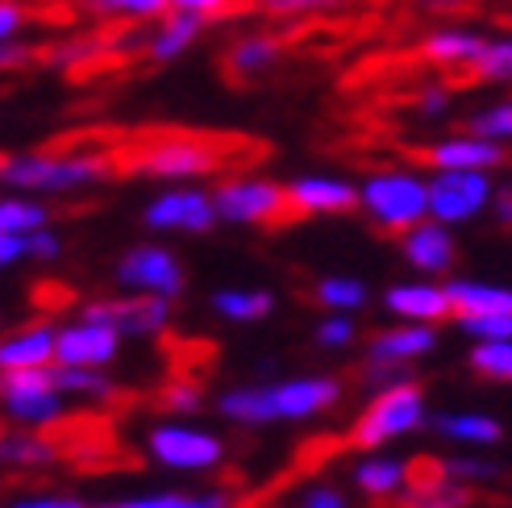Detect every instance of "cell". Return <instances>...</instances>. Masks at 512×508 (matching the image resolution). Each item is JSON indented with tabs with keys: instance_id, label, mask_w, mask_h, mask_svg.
<instances>
[{
	"instance_id": "obj_1",
	"label": "cell",
	"mask_w": 512,
	"mask_h": 508,
	"mask_svg": "<svg viewBox=\"0 0 512 508\" xmlns=\"http://www.w3.org/2000/svg\"><path fill=\"white\" fill-rule=\"evenodd\" d=\"M346 384L329 371H300L267 384H229L213 396V409L221 421L242 429H267V425H304L321 421L342 404Z\"/></svg>"
},
{
	"instance_id": "obj_2",
	"label": "cell",
	"mask_w": 512,
	"mask_h": 508,
	"mask_svg": "<svg viewBox=\"0 0 512 508\" xmlns=\"http://www.w3.org/2000/svg\"><path fill=\"white\" fill-rule=\"evenodd\" d=\"M117 159L109 150H17L0 159V188L34 200L96 192L113 180Z\"/></svg>"
},
{
	"instance_id": "obj_3",
	"label": "cell",
	"mask_w": 512,
	"mask_h": 508,
	"mask_svg": "<svg viewBox=\"0 0 512 508\" xmlns=\"http://www.w3.org/2000/svg\"><path fill=\"white\" fill-rule=\"evenodd\" d=\"M429 425V400L417 379H392L371 388L367 404L354 413L346 438L354 450H383L400 438H413Z\"/></svg>"
},
{
	"instance_id": "obj_4",
	"label": "cell",
	"mask_w": 512,
	"mask_h": 508,
	"mask_svg": "<svg viewBox=\"0 0 512 508\" xmlns=\"http://www.w3.org/2000/svg\"><path fill=\"white\" fill-rule=\"evenodd\" d=\"M358 213L383 234H408L429 217V171L408 163L367 171L358 180Z\"/></svg>"
},
{
	"instance_id": "obj_5",
	"label": "cell",
	"mask_w": 512,
	"mask_h": 508,
	"mask_svg": "<svg viewBox=\"0 0 512 508\" xmlns=\"http://www.w3.org/2000/svg\"><path fill=\"white\" fill-rule=\"evenodd\" d=\"M146 459L171 471V475H213L225 467L229 459V442L217 429L200 425V421H184V417H163L146 429L142 438Z\"/></svg>"
},
{
	"instance_id": "obj_6",
	"label": "cell",
	"mask_w": 512,
	"mask_h": 508,
	"mask_svg": "<svg viewBox=\"0 0 512 508\" xmlns=\"http://www.w3.org/2000/svg\"><path fill=\"white\" fill-rule=\"evenodd\" d=\"M225 163V150L209 138H196V134H163V138H150L142 142L134 155H130V167L142 180H159L163 188L167 184H200L217 175Z\"/></svg>"
},
{
	"instance_id": "obj_7",
	"label": "cell",
	"mask_w": 512,
	"mask_h": 508,
	"mask_svg": "<svg viewBox=\"0 0 512 508\" xmlns=\"http://www.w3.org/2000/svg\"><path fill=\"white\" fill-rule=\"evenodd\" d=\"M71 409L55 367L46 371H0V421L13 429H55Z\"/></svg>"
},
{
	"instance_id": "obj_8",
	"label": "cell",
	"mask_w": 512,
	"mask_h": 508,
	"mask_svg": "<svg viewBox=\"0 0 512 508\" xmlns=\"http://www.w3.org/2000/svg\"><path fill=\"white\" fill-rule=\"evenodd\" d=\"M213 205L217 221L234 225V230H259V225H275L288 213V192L279 180L259 171H238L213 184Z\"/></svg>"
},
{
	"instance_id": "obj_9",
	"label": "cell",
	"mask_w": 512,
	"mask_h": 508,
	"mask_svg": "<svg viewBox=\"0 0 512 508\" xmlns=\"http://www.w3.org/2000/svg\"><path fill=\"white\" fill-rule=\"evenodd\" d=\"M438 325H408V321H392L375 329L367 338V359H363V375L367 384H392V379H408L421 359H429L438 350Z\"/></svg>"
},
{
	"instance_id": "obj_10",
	"label": "cell",
	"mask_w": 512,
	"mask_h": 508,
	"mask_svg": "<svg viewBox=\"0 0 512 508\" xmlns=\"http://www.w3.org/2000/svg\"><path fill=\"white\" fill-rule=\"evenodd\" d=\"M113 284L130 296H159L175 304L188 288V267L171 246L138 242L130 250H121V259L113 263Z\"/></svg>"
},
{
	"instance_id": "obj_11",
	"label": "cell",
	"mask_w": 512,
	"mask_h": 508,
	"mask_svg": "<svg viewBox=\"0 0 512 508\" xmlns=\"http://www.w3.org/2000/svg\"><path fill=\"white\" fill-rule=\"evenodd\" d=\"M142 225L150 234H179V238H200L217 230V205L213 188L200 184H167L142 205Z\"/></svg>"
},
{
	"instance_id": "obj_12",
	"label": "cell",
	"mask_w": 512,
	"mask_h": 508,
	"mask_svg": "<svg viewBox=\"0 0 512 508\" xmlns=\"http://www.w3.org/2000/svg\"><path fill=\"white\" fill-rule=\"evenodd\" d=\"M496 188L492 171H429V217L450 230L471 225L492 213Z\"/></svg>"
},
{
	"instance_id": "obj_13",
	"label": "cell",
	"mask_w": 512,
	"mask_h": 508,
	"mask_svg": "<svg viewBox=\"0 0 512 508\" xmlns=\"http://www.w3.org/2000/svg\"><path fill=\"white\" fill-rule=\"evenodd\" d=\"M125 338L109 321H100L92 313H75L71 321L59 325V350L55 367H88V371H109L121 359Z\"/></svg>"
},
{
	"instance_id": "obj_14",
	"label": "cell",
	"mask_w": 512,
	"mask_h": 508,
	"mask_svg": "<svg viewBox=\"0 0 512 508\" xmlns=\"http://www.w3.org/2000/svg\"><path fill=\"white\" fill-rule=\"evenodd\" d=\"M84 313L109 321L121 338H163L175 321V304L159 296H109V300H88Z\"/></svg>"
},
{
	"instance_id": "obj_15",
	"label": "cell",
	"mask_w": 512,
	"mask_h": 508,
	"mask_svg": "<svg viewBox=\"0 0 512 508\" xmlns=\"http://www.w3.org/2000/svg\"><path fill=\"white\" fill-rule=\"evenodd\" d=\"M288 213L296 217H342L358 213V184L334 171H300L284 184Z\"/></svg>"
},
{
	"instance_id": "obj_16",
	"label": "cell",
	"mask_w": 512,
	"mask_h": 508,
	"mask_svg": "<svg viewBox=\"0 0 512 508\" xmlns=\"http://www.w3.org/2000/svg\"><path fill=\"white\" fill-rule=\"evenodd\" d=\"M421 163L429 171H492L496 175L508 163V146H500L492 138H479L463 125V130L425 142Z\"/></svg>"
},
{
	"instance_id": "obj_17",
	"label": "cell",
	"mask_w": 512,
	"mask_h": 508,
	"mask_svg": "<svg viewBox=\"0 0 512 508\" xmlns=\"http://www.w3.org/2000/svg\"><path fill=\"white\" fill-rule=\"evenodd\" d=\"M383 313L392 321H408V325H442L446 317H454L450 292L438 279H400L379 292Z\"/></svg>"
},
{
	"instance_id": "obj_18",
	"label": "cell",
	"mask_w": 512,
	"mask_h": 508,
	"mask_svg": "<svg viewBox=\"0 0 512 508\" xmlns=\"http://www.w3.org/2000/svg\"><path fill=\"white\" fill-rule=\"evenodd\" d=\"M400 254L421 279H442L458 263V238H454L450 225L425 217L408 234H400Z\"/></svg>"
},
{
	"instance_id": "obj_19",
	"label": "cell",
	"mask_w": 512,
	"mask_h": 508,
	"mask_svg": "<svg viewBox=\"0 0 512 508\" xmlns=\"http://www.w3.org/2000/svg\"><path fill=\"white\" fill-rule=\"evenodd\" d=\"M417 479L413 463L392 450H363L350 463V488L367 500H400Z\"/></svg>"
},
{
	"instance_id": "obj_20",
	"label": "cell",
	"mask_w": 512,
	"mask_h": 508,
	"mask_svg": "<svg viewBox=\"0 0 512 508\" xmlns=\"http://www.w3.org/2000/svg\"><path fill=\"white\" fill-rule=\"evenodd\" d=\"M59 350V325L30 321L0 329V371H46L55 367Z\"/></svg>"
},
{
	"instance_id": "obj_21",
	"label": "cell",
	"mask_w": 512,
	"mask_h": 508,
	"mask_svg": "<svg viewBox=\"0 0 512 508\" xmlns=\"http://www.w3.org/2000/svg\"><path fill=\"white\" fill-rule=\"evenodd\" d=\"M483 42L488 34L475 30V25H463V21H442L438 30H429L421 42H417V55L438 67V71H471V63L479 59Z\"/></svg>"
},
{
	"instance_id": "obj_22",
	"label": "cell",
	"mask_w": 512,
	"mask_h": 508,
	"mask_svg": "<svg viewBox=\"0 0 512 508\" xmlns=\"http://www.w3.org/2000/svg\"><path fill=\"white\" fill-rule=\"evenodd\" d=\"M204 25L209 21H200V17H192V13H163L159 21H150L146 30L138 34V50L150 59V63H159V67H167V63H179L188 55V50L200 42V34H204Z\"/></svg>"
},
{
	"instance_id": "obj_23",
	"label": "cell",
	"mask_w": 512,
	"mask_h": 508,
	"mask_svg": "<svg viewBox=\"0 0 512 508\" xmlns=\"http://www.w3.org/2000/svg\"><path fill=\"white\" fill-rule=\"evenodd\" d=\"M433 434L458 450H496L504 442V421L488 409H450L429 417Z\"/></svg>"
},
{
	"instance_id": "obj_24",
	"label": "cell",
	"mask_w": 512,
	"mask_h": 508,
	"mask_svg": "<svg viewBox=\"0 0 512 508\" xmlns=\"http://www.w3.org/2000/svg\"><path fill=\"white\" fill-rule=\"evenodd\" d=\"M279 63H284V42L267 30H246L225 46V71L234 80H263Z\"/></svg>"
},
{
	"instance_id": "obj_25",
	"label": "cell",
	"mask_w": 512,
	"mask_h": 508,
	"mask_svg": "<svg viewBox=\"0 0 512 508\" xmlns=\"http://www.w3.org/2000/svg\"><path fill=\"white\" fill-rule=\"evenodd\" d=\"M59 463V442H50L42 429H0V467L13 475H38Z\"/></svg>"
},
{
	"instance_id": "obj_26",
	"label": "cell",
	"mask_w": 512,
	"mask_h": 508,
	"mask_svg": "<svg viewBox=\"0 0 512 508\" xmlns=\"http://www.w3.org/2000/svg\"><path fill=\"white\" fill-rule=\"evenodd\" d=\"M446 292H450V304H454V321L458 317H479V313H512V288L496 284V279L454 275V279H446Z\"/></svg>"
},
{
	"instance_id": "obj_27",
	"label": "cell",
	"mask_w": 512,
	"mask_h": 508,
	"mask_svg": "<svg viewBox=\"0 0 512 508\" xmlns=\"http://www.w3.org/2000/svg\"><path fill=\"white\" fill-rule=\"evenodd\" d=\"M238 496L229 488H163V492H138V496H121L109 504H92V508H234Z\"/></svg>"
},
{
	"instance_id": "obj_28",
	"label": "cell",
	"mask_w": 512,
	"mask_h": 508,
	"mask_svg": "<svg viewBox=\"0 0 512 508\" xmlns=\"http://www.w3.org/2000/svg\"><path fill=\"white\" fill-rule=\"evenodd\" d=\"M213 317L229 325H259L275 313V292L271 288H217L209 296Z\"/></svg>"
},
{
	"instance_id": "obj_29",
	"label": "cell",
	"mask_w": 512,
	"mask_h": 508,
	"mask_svg": "<svg viewBox=\"0 0 512 508\" xmlns=\"http://www.w3.org/2000/svg\"><path fill=\"white\" fill-rule=\"evenodd\" d=\"M313 300L321 304L325 313H363L367 304H371V288H367V279L363 275H350V271H329L321 275L317 284H313Z\"/></svg>"
},
{
	"instance_id": "obj_30",
	"label": "cell",
	"mask_w": 512,
	"mask_h": 508,
	"mask_svg": "<svg viewBox=\"0 0 512 508\" xmlns=\"http://www.w3.org/2000/svg\"><path fill=\"white\" fill-rule=\"evenodd\" d=\"M42 225H55V213H50L46 200H34V196L0 188V234L30 238L34 230H42Z\"/></svg>"
},
{
	"instance_id": "obj_31",
	"label": "cell",
	"mask_w": 512,
	"mask_h": 508,
	"mask_svg": "<svg viewBox=\"0 0 512 508\" xmlns=\"http://www.w3.org/2000/svg\"><path fill=\"white\" fill-rule=\"evenodd\" d=\"M80 13L96 21H125V25H150L171 13V0H71Z\"/></svg>"
},
{
	"instance_id": "obj_32",
	"label": "cell",
	"mask_w": 512,
	"mask_h": 508,
	"mask_svg": "<svg viewBox=\"0 0 512 508\" xmlns=\"http://www.w3.org/2000/svg\"><path fill=\"white\" fill-rule=\"evenodd\" d=\"M396 504L400 508H471V488L454 484L446 475H429V479H413Z\"/></svg>"
},
{
	"instance_id": "obj_33",
	"label": "cell",
	"mask_w": 512,
	"mask_h": 508,
	"mask_svg": "<svg viewBox=\"0 0 512 508\" xmlns=\"http://www.w3.org/2000/svg\"><path fill=\"white\" fill-rule=\"evenodd\" d=\"M500 463L492 459V450H454L446 454V459L438 463V475L454 479V484H463V488H483V484H496L500 479Z\"/></svg>"
},
{
	"instance_id": "obj_34",
	"label": "cell",
	"mask_w": 512,
	"mask_h": 508,
	"mask_svg": "<svg viewBox=\"0 0 512 508\" xmlns=\"http://www.w3.org/2000/svg\"><path fill=\"white\" fill-rule=\"evenodd\" d=\"M59 388L67 400L80 404H113L117 400V379L109 371H88V367H55Z\"/></svg>"
},
{
	"instance_id": "obj_35",
	"label": "cell",
	"mask_w": 512,
	"mask_h": 508,
	"mask_svg": "<svg viewBox=\"0 0 512 508\" xmlns=\"http://www.w3.org/2000/svg\"><path fill=\"white\" fill-rule=\"evenodd\" d=\"M471 80L492 88H512V34H488L479 59L471 63Z\"/></svg>"
},
{
	"instance_id": "obj_36",
	"label": "cell",
	"mask_w": 512,
	"mask_h": 508,
	"mask_svg": "<svg viewBox=\"0 0 512 508\" xmlns=\"http://www.w3.org/2000/svg\"><path fill=\"white\" fill-rule=\"evenodd\" d=\"M467 363L488 384H512V338L504 342H471Z\"/></svg>"
},
{
	"instance_id": "obj_37",
	"label": "cell",
	"mask_w": 512,
	"mask_h": 508,
	"mask_svg": "<svg viewBox=\"0 0 512 508\" xmlns=\"http://www.w3.org/2000/svg\"><path fill=\"white\" fill-rule=\"evenodd\" d=\"M204 404H209V392L200 388V379H167L159 388V409L167 417L196 421V413H204Z\"/></svg>"
},
{
	"instance_id": "obj_38",
	"label": "cell",
	"mask_w": 512,
	"mask_h": 508,
	"mask_svg": "<svg viewBox=\"0 0 512 508\" xmlns=\"http://www.w3.org/2000/svg\"><path fill=\"white\" fill-rule=\"evenodd\" d=\"M467 130L479 134V138H492L500 146H512V96H500V100H488L479 105L471 117H467Z\"/></svg>"
},
{
	"instance_id": "obj_39",
	"label": "cell",
	"mask_w": 512,
	"mask_h": 508,
	"mask_svg": "<svg viewBox=\"0 0 512 508\" xmlns=\"http://www.w3.org/2000/svg\"><path fill=\"white\" fill-rule=\"evenodd\" d=\"M350 0H254V9L275 21H300V17H325V13H342Z\"/></svg>"
},
{
	"instance_id": "obj_40",
	"label": "cell",
	"mask_w": 512,
	"mask_h": 508,
	"mask_svg": "<svg viewBox=\"0 0 512 508\" xmlns=\"http://www.w3.org/2000/svg\"><path fill=\"white\" fill-rule=\"evenodd\" d=\"M313 342H317L321 350H329V354L350 350V346L358 342V325H354V317H346V313H325V317L313 325Z\"/></svg>"
},
{
	"instance_id": "obj_41",
	"label": "cell",
	"mask_w": 512,
	"mask_h": 508,
	"mask_svg": "<svg viewBox=\"0 0 512 508\" xmlns=\"http://www.w3.org/2000/svg\"><path fill=\"white\" fill-rule=\"evenodd\" d=\"M100 55H105V42H100V38H67V42H59V46H50L46 63L59 67V71H71V67L96 63Z\"/></svg>"
},
{
	"instance_id": "obj_42",
	"label": "cell",
	"mask_w": 512,
	"mask_h": 508,
	"mask_svg": "<svg viewBox=\"0 0 512 508\" xmlns=\"http://www.w3.org/2000/svg\"><path fill=\"white\" fill-rule=\"evenodd\" d=\"M413 113H417L421 121H446V117L454 113V92H450V84H442V80L421 84V88L413 92Z\"/></svg>"
},
{
	"instance_id": "obj_43",
	"label": "cell",
	"mask_w": 512,
	"mask_h": 508,
	"mask_svg": "<svg viewBox=\"0 0 512 508\" xmlns=\"http://www.w3.org/2000/svg\"><path fill=\"white\" fill-rule=\"evenodd\" d=\"M471 342H504L512 338V313H479V317H458L454 321Z\"/></svg>"
},
{
	"instance_id": "obj_44",
	"label": "cell",
	"mask_w": 512,
	"mask_h": 508,
	"mask_svg": "<svg viewBox=\"0 0 512 508\" xmlns=\"http://www.w3.org/2000/svg\"><path fill=\"white\" fill-rule=\"evenodd\" d=\"M296 508H354V504H350V492H346L342 484H329V479H313V484H304V488H300Z\"/></svg>"
},
{
	"instance_id": "obj_45",
	"label": "cell",
	"mask_w": 512,
	"mask_h": 508,
	"mask_svg": "<svg viewBox=\"0 0 512 508\" xmlns=\"http://www.w3.org/2000/svg\"><path fill=\"white\" fill-rule=\"evenodd\" d=\"M25 242H30V263H59L63 250H67V242L55 225H42V230H34Z\"/></svg>"
},
{
	"instance_id": "obj_46",
	"label": "cell",
	"mask_w": 512,
	"mask_h": 508,
	"mask_svg": "<svg viewBox=\"0 0 512 508\" xmlns=\"http://www.w3.org/2000/svg\"><path fill=\"white\" fill-rule=\"evenodd\" d=\"M34 13L21 5V0H0V42H17L25 38V30H30Z\"/></svg>"
},
{
	"instance_id": "obj_47",
	"label": "cell",
	"mask_w": 512,
	"mask_h": 508,
	"mask_svg": "<svg viewBox=\"0 0 512 508\" xmlns=\"http://www.w3.org/2000/svg\"><path fill=\"white\" fill-rule=\"evenodd\" d=\"M5 508H92V504L75 500V496H63V492H21Z\"/></svg>"
},
{
	"instance_id": "obj_48",
	"label": "cell",
	"mask_w": 512,
	"mask_h": 508,
	"mask_svg": "<svg viewBox=\"0 0 512 508\" xmlns=\"http://www.w3.org/2000/svg\"><path fill=\"white\" fill-rule=\"evenodd\" d=\"M175 13H192L200 21H213V17H225L229 9H238V0H171Z\"/></svg>"
},
{
	"instance_id": "obj_49",
	"label": "cell",
	"mask_w": 512,
	"mask_h": 508,
	"mask_svg": "<svg viewBox=\"0 0 512 508\" xmlns=\"http://www.w3.org/2000/svg\"><path fill=\"white\" fill-rule=\"evenodd\" d=\"M30 263V242L25 238H13V234H0V275Z\"/></svg>"
},
{
	"instance_id": "obj_50",
	"label": "cell",
	"mask_w": 512,
	"mask_h": 508,
	"mask_svg": "<svg viewBox=\"0 0 512 508\" xmlns=\"http://www.w3.org/2000/svg\"><path fill=\"white\" fill-rule=\"evenodd\" d=\"M30 59H34V46L25 42V38H17V42H0V75L21 71Z\"/></svg>"
},
{
	"instance_id": "obj_51",
	"label": "cell",
	"mask_w": 512,
	"mask_h": 508,
	"mask_svg": "<svg viewBox=\"0 0 512 508\" xmlns=\"http://www.w3.org/2000/svg\"><path fill=\"white\" fill-rule=\"evenodd\" d=\"M488 217H496L504 230H512V184H500L496 188V200H492V213Z\"/></svg>"
},
{
	"instance_id": "obj_52",
	"label": "cell",
	"mask_w": 512,
	"mask_h": 508,
	"mask_svg": "<svg viewBox=\"0 0 512 508\" xmlns=\"http://www.w3.org/2000/svg\"><path fill=\"white\" fill-rule=\"evenodd\" d=\"M467 0H421V9H438V13H450V9H463Z\"/></svg>"
},
{
	"instance_id": "obj_53",
	"label": "cell",
	"mask_w": 512,
	"mask_h": 508,
	"mask_svg": "<svg viewBox=\"0 0 512 508\" xmlns=\"http://www.w3.org/2000/svg\"><path fill=\"white\" fill-rule=\"evenodd\" d=\"M0 508H5V504H0Z\"/></svg>"
}]
</instances>
